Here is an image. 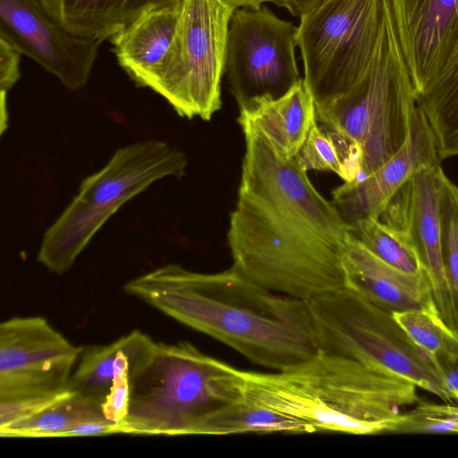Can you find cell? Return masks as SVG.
Here are the masks:
<instances>
[{
	"mask_svg": "<svg viewBox=\"0 0 458 458\" xmlns=\"http://www.w3.org/2000/svg\"><path fill=\"white\" fill-rule=\"evenodd\" d=\"M239 124L245 151L227 231L232 267L304 301L344 288L353 225L316 189L296 157L284 158L256 127Z\"/></svg>",
	"mask_w": 458,
	"mask_h": 458,
	"instance_id": "6da1fadb",
	"label": "cell"
},
{
	"mask_svg": "<svg viewBox=\"0 0 458 458\" xmlns=\"http://www.w3.org/2000/svg\"><path fill=\"white\" fill-rule=\"evenodd\" d=\"M123 289L273 370L293 367L319 351L306 301L262 287L232 267L200 273L166 264L130 280Z\"/></svg>",
	"mask_w": 458,
	"mask_h": 458,
	"instance_id": "7a4b0ae2",
	"label": "cell"
},
{
	"mask_svg": "<svg viewBox=\"0 0 458 458\" xmlns=\"http://www.w3.org/2000/svg\"><path fill=\"white\" fill-rule=\"evenodd\" d=\"M242 398L293 418L313 432L386 434L417 387L352 359L319 350L283 370H242Z\"/></svg>",
	"mask_w": 458,
	"mask_h": 458,
	"instance_id": "3957f363",
	"label": "cell"
},
{
	"mask_svg": "<svg viewBox=\"0 0 458 458\" xmlns=\"http://www.w3.org/2000/svg\"><path fill=\"white\" fill-rule=\"evenodd\" d=\"M417 107L386 0L368 68L345 94L316 107L317 120L346 145L361 180L403 146Z\"/></svg>",
	"mask_w": 458,
	"mask_h": 458,
	"instance_id": "277c9868",
	"label": "cell"
},
{
	"mask_svg": "<svg viewBox=\"0 0 458 458\" xmlns=\"http://www.w3.org/2000/svg\"><path fill=\"white\" fill-rule=\"evenodd\" d=\"M242 399V375L188 342L157 343L133 379L128 413L118 433L199 435L202 424Z\"/></svg>",
	"mask_w": 458,
	"mask_h": 458,
	"instance_id": "5b68a950",
	"label": "cell"
},
{
	"mask_svg": "<svg viewBox=\"0 0 458 458\" xmlns=\"http://www.w3.org/2000/svg\"><path fill=\"white\" fill-rule=\"evenodd\" d=\"M319 350L452 402L438 370L395 318L344 287L306 301Z\"/></svg>",
	"mask_w": 458,
	"mask_h": 458,
	"instance_id": "8992f818",
	"label": "cell"
},
{
	"mask_svg": "<svg viewBox=\"0 0 458 458\" xmlns=\"http://www.w3.org/2000/svg\"><path fill=\"white\" fill-rule=\"evenodd\" d=\"M235 9L221 0H182L170 47L142 87L178 115L209 121L221 108L229 23Z\"/></svg>",
	"mask_w": 458,
	"mask_h": 458,
	"instance_id": "52a82bcc",
	"label": "cell"
},
{
	"mask_svg": "<svg viewBox=\"0 0 458 458\" xmlns=\"http://www.w3.org/2000/svg\"><path fill=\"white\" fill-rule=\"evenodd\" d=\"M386 0H324L300 18L297 46L316 107L345 94L373 56Z\"/></svg>",
	"mask_w": 458,
	"mask_h": 458,
	"instance_id": "ba28073f",
	"label": "cell"
},
{
	"mask_svg": "<svg viewBox=\"0 0 458 458\" xmlns=\"http://www.w3.org/2000/svg\"><path fill=\"white\" fill-rule=\"evenodd\" d=\"M297 30L266 6L234 10L225 73L240 111L277 99L300 81Z\"/></svg>",
	"mask_w": 458,
	"mask_h": 458,
	"instance_id": "9c48e42d",
	"label": "cell"
},
{
	"mask_svg": "<svg viewBox=\"0 0 458 458\" xmlns=\"http://www.w3.org/2000/svg\"><path fill=\"white\" fill-rule=\"evenodd\" d=\"M81 352L42 317L2 322L0 403L64 393Z\"/></svg>",
	"mask_w": 458,
	"mask_h": 458,
	"instance_id": "30bf717a",
	"label": "cell"
},
{
	"mask_svg": "<svg viewBox=\"0 0 458 458\" xmlns=\"http://www.w3.org/2000/svg\"><path fill=\"white\" fill-rule=\"evenodd\" d=\"M403 55L441 158L458 156V0Z\"/></svg>",
	"mask_w": 458,
	"mask_h": 458,
	"instance_id": "8fae6325",
	"label": "cell"
},
{
	"mask_svg": "<svg viewBox=\"0 0 458 458\" xmlns=\"http://www.w3.org/2000/svg\"><path fill=\"white\" fill-rule=\"evenodd\" d=\"M0 38L74 91L87 85L101 45L56 21L43 0H0Z\"/></svg>",
	"mask_w": 458,
	"mask_h": 458,
	"instance_id": "7c38bea8",
	"label": "cell"
},
{
	"mask_svg": "<svg viewBox=\"0 0 458 458\" xmlns=\"http://www.w3.org/2000/svg\"><path fill=\"white\" fill-rule=\"evenodd\" d=\"M446 176L441 165L418 171L394 195L379 219L415 250L430 279L438 313L454 330L441 242L440 200Z\"/></svg>",
	"mask_w": 458,
	"mask_h": 458,
	"instance_id": "4fadbf2b",
	"label": "cell"
},
{
	"mask_svg": "<svg viewBox=\"0 0 458 458\" xmlns=\"http://www.w3.org/2000/svg\"><path fill=\"white\" fill-rule=\"evenodd\" d=\"M441 161L435 134L418 106L400 150L363 179L344 182L336 187L332 191V201L352 225L363 219L379 218L394 195L412 174L441 165Z\"/></svg>",
	"mask_w": 458,
	"mask_h": 458,
	"instance_id": "5bb4252c",
	"label": "cell"
},
{
	"mask_svg": "<svg viewBox=\"0 0 458 458\" xmlns=\"http://www.w3.org/2000/svg\"><path fill=\"white\" fill-rule=\"evenodd\" d=\"M187 165L185 154L166 141L134 142L116 149L99 171L85 177L77 194L97 204L122 207L162 178L185 176Z\"/></svg>",
	"mask_w": 458,
	"mask_h": 458,
	"instance_id": "9a60e30c",
	"label": "cell"
},
{
	"mask_svg": "<svg viewBox=\"0 0 458 458\" xmlns=\"http://www.w3.org/2000/svg\"><path fill=\"white\" fill-rule=\"evenodd\" d=\"M344 267L345 287L386 311L437 310L428 274H410L395 268L369 250L353 233Z\"/></svg>",
	"mask_w": 458,
	"mask_h": 458,
	"instance_id": "2e32d148",
	"label": "cell"
},
{
	"mask_svg": "<svg viewBox=\"0 0 458 458\" xmlns=\"http://www.w3.org/2000/svg\"><path fill=\"white\" fill-rule=\"evenodd\" d=\"M157 345L146 334L133 330L109 344L81 347L67 389L100 407L114 386L124 381L132 383L153 358Z\"/></svg>",
	"mask_w": 458,
	"mask_h": 458,
	"instance_id": "e0dca14e",
	"label": "cell"
},
{
	"mask_svg": "<svg viewBox=\"0 0 458 458\" xmlns=\"http://www.w3.org/2000/svg\"><path fill=\"white\" fill-rule=\"evenodd\" d=\"M182 0H43L51 16L72 33L103 42L152 10Z\"/></svg>",
	"mask_w": 458,
	"mask_h": 458,
	"instance_id": "ac0fdd59",
	"label": "cell"
},
{
	"mask_svg": "<svg viewBox=\"0 0 458 458\" xmlns=\"http://www.w3.org/2000/svg\"><path fill=\"white\" fill-rule=\"evenodd\" d=\"M316 118L314 98L303 79L281 98L240 111L238 123H250L285 159L296 157Z\"/></svg>",
	"mask_w": 458,
	"mask_h": 458,
	"instance_id": "d6986e66",
	"label": "cell"
},
{
	"mask_svg": "<svg viewBox=\"0 0 458 458\" xmlns=\"http://www.w3.org/2000/svg\"><path fill=\"white\" fill-rule=\"evenodd\" d=\"M121 208L100 205L75 195L42 238L37 259L50 272L68 271L106 222Z\"/></svg>",
	"mask_w": 458,
	"mask_h": 458,
	"instance_id": "ffe728a7",
	"label": "cell"
},
{
	"mask_svg": "<svg viewBox=\"0 0 458 458\" xmlns=\"http://www.w3.org/2000/svg\"><path fill=\"white\" fill-rule=\"evenodd\" d=\"M180 5L148 12L110 38L119 65L138 86L142 87L146 77L167 52Z\"/></svg>",
	"mask_w": 458,
	"mask_h": 458,
	"instance_id": "44dd1931",
	"label": "cell"
},
{
	"mask_svg": "<svg viewBox=\"0 0 458 458\" xmlns=\"http://www.w3.org/2000/svg\"><path fill=\"white\" fill-rule=\"evenodd\" d=\"M245 433H310L301 421L243 398L211 415L199 435L226 436Z\"/></svg>",
	"mask_w": 458,
	"mask_h": 458,
	"instance_id": "7402d4cb",
	"label": "cell"
},
{
	"mask_svg": "<svg viewBox=\"0 0 458 458\" xmlns=\"http://www.w3.org/2000/svg\"><path fill=\"white\" fill-rule=\"evenodd\" d=\"M106 418L99 406L72 394L39 412L0 427L2 437H63L86 420Z\"/></svg>",
	"mask_w": 458,
	"mask_h": 458,
	"instance_id": "603a6c76",
	"label": "cell"
},
{
	"mask_svg": "<svg viewBox=\"0 0 458 458\" xmlns=\"http://www.w3.org/2000/svg\"><path fill=\"white\" fill-rule=\"evenodd\" d=\"M301 167L305 171L332 172L344 182H352L357 172L345 144L330 130L317 120L296 155Z\"/></svg>",
	"mask_w": 458,
	"mask_h": 458,
	"instance_id": "cb8c5ba5",
	"label": "cell"
},
{
	"mask_svg": "<svg viewBox=\"0 0 458 458\" xmlns=\"http://www.w3.org/2000/svg\"><path fill=\"white\" fill-rule=\"evenodd\" d=\"M353 235L383 261L410 274H427L411 246L379 218H367L353 225Z\"/></svg>",
	"mask_w": 458,
	"mask_h": 458,
	"instance_id": "d4e9b609",
	"label": "cell"
},
{
	"mask_svg": "<svg viewBox=\"0 0 458 458\" xmlns=\"http://www.w3.org/2000/svg\"><path fill=\"white\" fill-rule=\"evenodd\" d=\"M394 315L435 367L458 349V334L437 310H412Z\"/></svg>",
	"mask_w": 458,
	"mask_h": 458,
	"instance_id": "484cf974",
	"label": "cell"
},
{
	"mask_svg": "<svg viewBox=\"0 0 458 458\" xmlns=\"http://www.w3.org/2000/svg\"><path fill=\"white\" fill-rule=\"evenodd\" d=\"M440 217L443 264L458 334V186L447 176L441 193Z\"/></svg>",
	"mask_w": 458,
	"mask_h": 458,
	"instance_id": "4316f807",
	"label": "cell"
},
{
	"mask_svg": "<svg viewBox=\"0 0 458 458\" xmlns=\"http://www.w3.org/2000/svg\"><path fill=\"white\" fill-rule=\"evenodd\" d=\"M386 434H458V404L418 401L395 416Z\"/></svg>",
	"mask_w": 458,
	"mask_h": 458,
	"instance_id": "83f0119b",
	"label": "cell"
},
{
	"mask_svg": "<svg viewBox=\"0 0 458 458\" xmlns=\"http://www.w3.org/2000/svg\"><path fill=\"white\" fill-rule=\"evenodd\" d=\"M21 53L6 40L0 38V93L6 96L21 76Z\"/></svg>",
	"mask_w": 458,
	"mask_h": 458,
	"instance_id": "f1b7e54d",
	"label": "cell"
},
{
	"mask_svg": "<svg viewBox=\"0 0 458 458\" xmlns=\"http://www.w3.org/2000/svg\"><path fill=\"white\" fill-rule=\"evenodd\" d=\"M452 402L458 403V349L436 366Z\"/></svg>",
	"mask_w": 458,
	"mask_h": 458,
	"instance_id": "f546056e",
	"label": "cell"
},
{
	"mask_svg": "<svg viewBox=\"0 0 458 458\" xmlns=\"http://www.w3.org/2000/svg\"><path fill=\"white\" fill-rule=\"evenodd\" d=\"M324 0H264L285 8L293 16L301 18Z\"/></svg>",
	"mask_w": 458,
	"mask_h": 458,
	"instance_id": "4dcf8cb0",
	"label": "cell"
},
{
	"mask_svg": "<svg viewBox=\"0 0 458 458\" xmlns=\"http://www.w3.org/2000/svg\"><path fill=\"white\" fill-rule=\"evenodd\" d=\"M233 9L238 8H259L264 0H221Z\"/></svg>",
	"mask_w": 458,
	"mask_h": 458,
	"instance_id": "1f68e13d",
	"label": "cell"
}]
</instances>
